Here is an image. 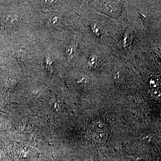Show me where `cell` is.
<instances>
[{"label":"cell","mask_w":161,"mask_h":161,"mask_svg":"<svg viewBox=\"0 0 161 161\" xmlns=\"http://www.w3.org/2000/svg\"><path fill=\"white\" fill-rule=\"evenodd\" d=\"M19 23V20L16 16H6L1 20L0 27L5 31L10 32L16 27Z\"/></svg>","instance_id":"obj_1"}]
</instances>
